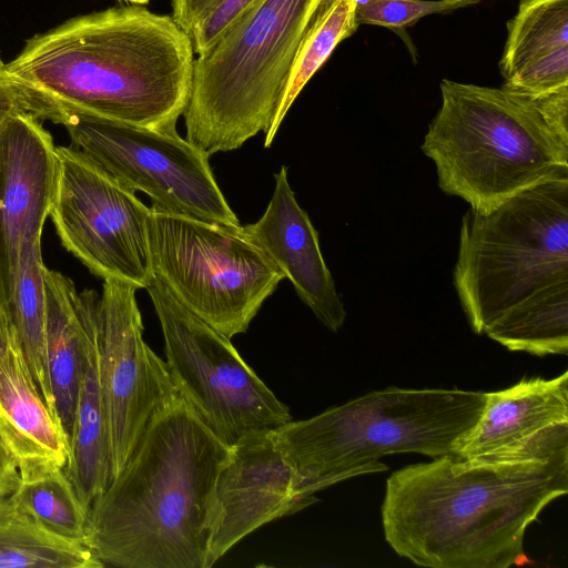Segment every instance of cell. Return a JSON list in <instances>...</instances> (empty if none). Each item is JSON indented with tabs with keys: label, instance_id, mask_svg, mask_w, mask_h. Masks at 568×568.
<instances>
[{
	"label": "cell",
	"instance_id": "cell-1",
	"mask_svg": "<svg viewBox=\"0 0 568 568\" xmlns=\"http://www.w3.org/2000/svg\"><path fill=\"white\" fill-rule=\"evenodd\" d=\"M194 53L171 16L129 3L34 34L7 72L24 111L41 121L90 114L175 132Z\"/></svg>",
	"mask_w": 568,
	"mask_h": 568
},
{
	"label": "cell",
	"instance_id": "cell-2",
	"mask_svg": "<svg viewBox=\"0 0 568 568\" xmlns=\"http://www.w3.org/2000/svg\"><path fill=\"white\" fill-rule=\"evenodd\" d=\"M568 493V456L491 460L445 455L394 471L382 504L385 539L432 568H508L531 561L525 532Z\"/></svg>",
	"mask_w": 568,
	"mask_h": 568
},
{
	"label": "cell",
	"instance_id": "cell-3",
	"mask_svg": "<svg viewBox=\"0 0 568 568\" xmlns=\"http://www.w3.org/2000/svg\"><path fill=\"white\" fill-rule=\"evenodd\" d=\"M230 452L178 396L93 501L84 545L103 567L209 568L214 489Z\"/></svg>",
	"mask_w": 568,
	"mask_h": 568
},
{
	"label": "cell",
	"instance_id": "cell-4",
	"mask_svg": "<svg viewBox=\"0 0 568 568\" xmlns=\"http://www.w3.org/2000/svg\"><path fill=\"white\" fill-rule=\"evenodd\" d=\"M487 393L388 387L369 392L274 435L304 496L359 475L385 471L379 458L416 453L455 455L478 422Z\"/></svg>",
	"mask_w": 568,
	"mask_h": 568
},
{
	"label": "cell",
	"instance_id": "cell-5",
	"mask_svg": "<svg viewBox=\"0 0 568 568\" xmlns=\"http://www.w3.org/2000/svg\"><path fill=\"white\" fill-rule=\"evenodd\" d=\"M422 150L440 190L488 214L515 194L568 173V141L547 122L538 100L504 87L448 79Z\"/></svg>",
	"mask_w": 568,
	"mask_h": 568
},
{
	"label": "cell",
	"instance_id": "cell-6",
	"mask_svg": "<svg viewBox=\"0 0 568 568\" xmlns=\"http://www.w3.org/2000/svg\"><path fill=\"white\" fill-rule=\"evenodd\" d=\"M322 0H257L194 60L185 139L207 156L267 132Z\"/></svg>",
	"mask_w": 568,
	"mask_h": 568
},
{
	"label": "cell",
	"instance_id": "cell-7",
	"mask_svg": "<svg viewBox=\"0 0 568 568\" xmlns=\"http://www.w3.org/2000/svg\"><path fill=\"white\" fill-rule=\"evenodd\" d=\"M568 280V173L528 187L488 214L462 220L454 285L471 329L532 292Z\"/></svg>",
	"mask_w": 568,
	"mask_h": 568
},
{
	"label": "cell",
	"instance_id": "cell-8",
	"mask_svg": "<svg viewBox=\"0 0 568 568\" xmlns=\"http://www.w3.org/2000/svg\"><path fill=\"white\" fill-rule=\"evenodd\" d=\"M240 226L150 207L154 276L176 302L230 339L247 331L284 280Z\"/></svg>",
	"mask_w": 568,
	"mask_h": 568
},
{
	"label": "cell",
	"instance_id": "cell-9",
	"mask_svg": "<svg viewBox=\"0 0 568 568\" xmlns=\"http://www.w3.org/2000/svg\"><path fill=\"white\" fill-rule=\"evenodd\" d=\"M158 315L165 364L179 395L232 447L292 420L283 404L230 338L187 311L154 276L145 287Z\"/></svg>",
	"mask_w": 568,
	"mask_h": 568
},
{
	"label": "cell",
	"instance_id": "cell-10",
	"mask_svg": "<svg viewBox=\"0 0 568 568\" xmlns=\"http://www.w3.org/2000/svg\"><path fill=\"white\" fill-rule=\"evenodd\" d=\"M49 217L63 247L95 276L145 288L153 280L150 207L74 146H57Z\"/></svg>",
	"mask_w": 568,
	"mask_h": 568
},
{
	"label": "cell",
	"instance_id": "cell-11",
	"mask_svg": "<svg viewBox=\"0 0 568 568\" xmlns=\"http://www.w3.org/2000/svg\"><path fill=\"white\" fill-rule=\"evenodd\" d=\"M61 124L72 146L132 191L149 195L153 205L225 226L241 225L214 178L210 156L176 131L90 114L70 115Z\"/></svg>",
	"mask_w": 568,
	"mask_h": 568
},
{
	"label": "cell",
	"instance_id": "cell-12",
	"mask_svg": "<svg viewBox=\"0 0 568 568\" xmlns=\"http://www.w3.org/2000/svg\"><path fill=\"white\" fill-rule=\"evenodd\" d=\"M136 290L131 283L105 278L98 304L99 374L110 481L125 466L152 417L180 396L165 362L143 339Z\"/></svg>",
	"mask_w": 568,
	"mask_h": 568
},
{
	"label": "cell",
	"instance_id": "cell-13",
	"mask_svg": "<svg viewBox=\"0 0 568 568\" xmlns=\"http://www.w3.org/2000/svg\"><path fill=\"white\" fill-rule=\"evenodd\" d=\"M51 133L29 112L0 125V300L11 298L21 258L41 243L57 180Z\"/></svg>",
	"mask_w": 568,
	"mask_h": 568
},
{
	"label": "cell",
	"instance_id": "cell-14",
	"mask_svg": "<svg viewBox=\"0 0 568 568\" xmlns=\"http://www.w3.org/2000/svg\"><path fill=\"white\" fill-rule=\"evenodd\" d=\"M317 501L304 496L274 430L231 447L214 489L207 567L257 528Z\"/></svg>",
	"mask_w": 568,
	"mask_h": 568
},
{
	"label": "cell",
	"instance_id": "cell-15",
	"mask_svg": "<svg viewBox=\"0 0 568 568\" xmlns=\"http://www.w3.org/2000/svg\"><path fill=\"white\" fill-rule=\"evenodd\" d=\"M455 455L491 460L568 456V372L487 393L478 422Z\"/></svg>",
	"mask_w": 568,
	"mask_h": 568
},
{
	"label": "cell",
	"instance_id": "cell-16",
	"mask_svg": "<svg viewBox=\"0 0 568 568\" xmlns=\"http://www.w3.org/2000/svg\"><path fill=\"white\" fill-rule=\"evenodd\" d=\"M271 200L254 223L240 232L288 278L303 303L328 329L337 332L346 311L320 247L318 233L298 204L288 182V169L274 174Z\"/></svg>",
	"mask_w": 568,
	"mask_h": 568
},
{
	"label": "cell",
	"instance_id": "cell-17",
	"mask_svg": "<svg viewBox=\"0 0 568 568\" xmlns=\"http://www.w3.org/2000/svg\"><path fill=\"white\" fill-rule=\"evenodd\" d=\"M499 69L504 88L540 98L568 87V0H520Z\"/></svg>",
	"mask_w": 568,
	"mask_h": 568
},
{
	"label": "cell",
	"instance_id": "cell-18",
	"mask_svg": "<svg viewBox=\"0 0 568 568\" xmlns=\"http://www.w3.org/2000/svg\"><path fill=\"white\" fill-rule=\"evenodd\" d=\"M0 435L20 476L67 466V437L43 400L12 332L0 363Z\"/></svg>",
	"mask_w": 568,
	"mask_h": 568
},
{
	"label": "cell",
	"instance_id": "cell-19",
	"mask_svg": "<svg viewBox=\"0 0 568 568\" xmlns=\"http://www.w3.org/2000/svg\"><path fill=\"white\" fill-rule=\"evenodd\" d=\"M44 293V355L51 414L70 444L84 339L100 295L94 290L79 292L70 277L47 266Z\"/></svg>",
	"mask_w": 568,
	"mask_h": 568
},
{
	"label": "cell",
	"instance_id": "cell-20",
	"mask_svg": "<svg viewBox=\"0 0 568 568\" xmlns=\"http://www.w3.org/2000/svg\"><path fill=\"white\" fill-rule=\"evenodd\" d=\"M98 311L82 352L80 385L65 473L89 511L110 483L106 416L99 374Z\"/></svg>",
	"mask_w": 568,
	"mask_h": 568
},
{
	"label": "cell",
	"instance_id": "cell-21",
	"mask_svg": "<svg viewBox=\"0 0 568 568\" xmlns=\"http://www.w3.org/2000/svg\"><path fill=\"white\" fill-rule=\"evenodd\" d=\"M509 351L568 354V280L550 283L500 313L484 331Z\"/></svg>",
	"mask_w": 568,
	"mask_h": 568
},
{
	"label": "cell",
	"instance_id": "cell-22",
	"mask_svg": "<svg viewBox=\"0 0 568 568\" xmlns=\"http://www.w3.org/2000/svg\"><path fill=\"white\" fill-rule=\"evenodd\" d=\"M82 542L43 528L10 495L0 498V568H100Z\"/></svg>",
	"mask_w": 568,
	"mask_h": 568
},
{
	"label": "cell",
	"instance_id": "cell-23",
	"mask_svg": "<svg viewBox=\"0 0 568 568\" xmlns=\"http://www.w3.org/2000/svg\"><path fill=\"white\" fill-rule=\"evenodd\" d=\"M356 7L357 0L321 1L297 48L277 112L265 133V148L273 143L282 121L305 84L337 44L357 30Z\"/></svg>",
	"mask_w": 568,
	"mask_h": 568
},
{
	"label": "cell",
	"instance_id": "cell-24",
	"mask_svg": "<svg viewBox=\"0 0 568 568\" xmlns=\"http://www.w3.org/2000/svg\"><path fill=\"white\" fill-rule=\"evenodd\" d=\"M41 243L21 258L14 292L6 304L10 329L17 338L34 383L51 412V389L45 366V293Z\"/></svg>",
	"mask_w": 568,
	"mask_h": 568
},
{
	"label": "cell",
	"instance_id": "cell-25",
	"mask_svg": "<svg viewBox=\"0 0 568 568\" xmlns=\"http://www.w3.org/2000/svg\"><path fill=\"white\" fill-rule=\"evenodd\" d=\"M10 496L47 530L84 544L89 511L81 503L64 468L20 476Z\"/></svg>",
	"mask_w": 568,
	"mask_h": 568
},
{
	"label": "cell",
	"instance_id": "cell-26",
	"mask_svg": "<svg viewBox=\"0 0 568 568\" xmlns=\"http://www.w3.org/2000/svg\"><path fill=\"white\" fill-rule=\"evenodd\" d=\"M480 0H357L358 24L403 29L419 19L465 8Z\"/></svg>",
	"mask_w": 568,
	"mask_h": 568
},
{
	"label": "cell",
	"instance_id": "cell-27",
	"mask_svg": "<svg viewBox=\"0 0 568 568\" xmlns=\"http://www.w3.org/2000/svg\"><path fill=\"white\" fill-rule=\"evenodd\" d=\"M257 0H216L190 33L194 52L201 54Z\"/></svg>",
	"mask_w": 568,
	"mask_h": 568
},
{
	"label": "cell",
	"instance_id": "cell-28",
	"mask_svg": "<svg viewBox=\"0 0 568 568\" xmlns=\"http://www.w3.org/2000/svg\"><path fill=\"white\" fill-rule=\"evenodd\" d=\"M216 0H171L172 18L189 36Z\"/></svg>",
	"mask_w": 568,
	"mask_h": 568
},
{
	"label": "cell",
	"instance_id": "cell-29",
	"mask_svg": "<svg viewBox=\"0 0 568 568\" xmlns=\"http://www.w3.org/2000/svg\"><path fill=\"white\" fill-rule=\"evenodd\" d=\"M26 112L12 87L7 72V63L0 55V125L11 115Z\"/></svg>",
	"mask_w": 568,
	"mask_h": 568
},
{
	"label": "cell",
	"instance_id": "cell-30",
	"mask_svg": "<svg viewBox=\"0 0 568 568\" xmlns=\"http://www.w3.org/2000/svg\"><path fill=\"white\" fill-rule=\"evenodd\" d=\"M20 474L14 457L0 435V498L10 495L17 487Z\"/></svg>",
	"mask_w": 568,
	"mask_h": 568
},
{
	"label": "cell",
	"instance_id": "cell-31",
	"mask_svg": "<svg viewBox=\"0 0 568 568\" xmlns=\"http://www.w3.org/2000/svg\"><path fill=\"white\" fill-rule=\"evenodd\" d=\"M11 338L10 325L4 306L0 300V363L4 357Z\"/></svg>",
	"mask_w": 568,
	"mask_h": 568
},
{
	"label": "cell",
	"instance_id": "cell-32",
	"mask_svg": "<svg viewBox=\"0 0 568 568\" xmlns=\"http://www.w3.org/2000/svg\"><path fill=\"white\" fill-rule=\"evenodd\" d=\"M122 1L128 2V3H131V4H140V6H143V4L149 3L151 0H122Z\"/></svg>",
	"mask_w": 568,
	"mask_h": 568
}]
</instances>
